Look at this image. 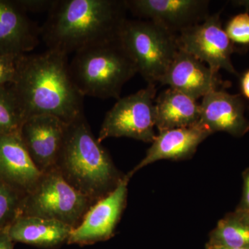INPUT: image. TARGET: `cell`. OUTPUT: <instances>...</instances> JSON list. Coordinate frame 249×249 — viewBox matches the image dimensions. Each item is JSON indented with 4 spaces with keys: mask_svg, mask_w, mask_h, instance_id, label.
Here are the masks:
<instances>
[{
    "mask_svg": "<svg viewBox=\"0 0 249 249\" xmlns=\"http://www.w3.org/2000/svg\"><path fill=\"white\" fill-rule=\"evenodd\" d=\"M67 57L47 49L18 58L17 76L10 86L25 120L32 116L50 115L70 124L84 114L85 97L71 79Z\"/></svg>",
    "mask_w": 249,
    "mask_h": 249,
    "instance_id": "6da1fadb",
    "label": "cell"
},
{
    "mask_svg": "<svg viewBox=\"0 0 249 249\" xmlns=\"http://www.w3.org/2000/svg\"><path fill=\"white\" fill-rule=\"evenodd\" d=\"M93 204L54 168L42 173L34 189L24 196L21 215L52 219L74 229Z\"/></svg>",
    "mask_w": 249,
    "mask_h": 249,
    "instance_id": "8992f818",
    "label": "cell"
},
{
    "mask_svg": "<svg viewBox=\"0 0 249 249\" xmlns=\"http://www.w3.org/2000/svg\"><path fill=\"white\" fill-rule=\"evenodd\" d=\"M54 1L55 0H17L15 1L26 13H40L49 12Z\"/></svg>",
    "mask_w": 249,
    "mask_h": 249,
    "instance_id": "cb8c5ba5",
    "label": "cell"
},
{
    "mask_svg": "<svg viewBox=\"0 0 249 249\" xmlns=\"http://www.w3.org/2000/svg\"><path fill=\"white\" fill-rule=\"evenodd\" d=\"M127 11L125 0H55L40 36L50 50L76 53L119 40Z\"/></svg>",
    "mask_w": 249,
    "mask_h": 249,
    "instance_id": "7a4b0ae2",
    "label": "cell"
},
{
    "mask_svg": "<svg viewBox=\"0 0 249 249\" xmlns=\"http://www.w3.org/2000/svg\"><path fill=\"white\" fill-rule=\"evenodd\" d=\"M67 126L66 123L50 115L31 116L21 126L20 138L41 173L55 168Z\"/></svg>",
    "mask_w": 249,
    "mask_h": 249,
    "instance_id": "8fae6325",
    "label": "cell"
},
{
    "mask_svg": "<svg viewBox=\"0 0 249 249\" xmlns=\"http://www.w3.org/2000/svg\"><path fill=\"white\" fill-rule=\"evenodd\" d=\"M224 30L234 45H249L248 13H241L233 16L228 22Z\"/></svg>",
    "mask_w": 249,
    "mask_h": 249,
    "instance_id": "7402d4cb",
    "label": "cell"
},
{
    "mask_svg": "<svg viewBox=\"0 0 249 249\" xmlns=\"http://www.w3.org/2000/svg\"><path fill=\"white\" fill-rule=\"evenodd\" d=\"M211 134L199 123L190 127L159 132L143 159L126 175L130 179L139 170L157 160H189L196 154L198 146Z\"/></svg>",
    "mask_w": 249,
    "mask_h": 249,
    "instance_id": "5bb4252c",
    "label": "cell"
},
{
    "mask_svg": "<svg viewBox=\"0 0 249 249\" xmlns=\"http://www.w3.org/2000/svg\"><path fill=\"white\" fill-rule=\"evenodd\" d=\"M242 176L243 181L242 196L237 208L249 211V167L244 170Z\"/></svg>",
    "mask_w": 249,
    "mask_h": 249,
    "instance_id": "d4e9b609",
    "label": "cell"
},
{
    "mask_svg": "<svg viewBox=\"0 0 249 249\" xmlns=\"http://www.w3.org/2000/svg\"><path fill=\"white\" fill-rule=\"evenodd\" d=\"M119 40L147 84L160 83L179 49L178 36L145 19H126Z\"/></svg>",
    "mask_w": 249,
    "mask_h": 249,
    "instance_id": "5b68a950",
    "label": "cell"
},
{
    "mask_svg": "<svg viewBox=\"0 0 249 249\" xmlns=\"http://www.w3.org/2000/svg\"><path fill=\"white\" fill-rule=\"evenodd\" d=\"M19 56L0 54V86L11 85L14 83L17 76L18 60Z\"/></svg>",
    "mask_w": 249,
    "mask_h": 249,
    "instance_id": "603a6c76",
    "label": "cell"
},
{
    "mask_svg": "<svg viewBox=\"0 0 249 249\" xmlns=\"http://www.w3.org/2000/svg\"><path fill=\"white\" fill-rule=\"evenodd\" d=\"M40 36L16 1L0 0V54H27L38 45Z\"/></svg>",
    "mask_w": 249,
    "mask_h": 249,
    "instance_id": "2e32d148",
    "label": "cell"
},
{
    "mask_svg": "<svg viewBox=\"0 0 249 249\" xmlns=\"http://www.w3.org/2000/svg\"><path fill=\"white\" fill-rule=\"evenodd\" d=\"M55 169L72 187L96 203L124 178L82 114L68 124Z\"/></svg>",
    "mask_w": 249,
    "mask_h": 249,
    "instance_id": "3957f363",
    "label": "cell"
},
{
    "mask_svg": "<svg viewBox=\"0 0 249 249\" xmlns=\"http://www.w3.org/2000/svg\"><path fill=\"white\" fill-rule=\"evenodd\" d=\"M240 88L242 96L249 103V70L246 71L241 77Z\"/></svg>",
    "mask_w": 249,
    "mask_h": 249,
    "instance_id": "4316f807",
    "label": "cell"
},
{
    "mask_svg": "<svg viewBox=\"0 0 249 249\" xmlns=\"http://www.w3.org/2000/svg\"><path fill=\"white\" fill-rule=\"evenodd\" d=\"M129 178L127 175L112 193L94 203L78 227L72 230L70 245H89L114 235L127 206Z\"/></svg>",
    "mask_w": 249,
    "mask_h": 249,
    "instance_id": "30bf717a",
    "label": "cell"
},
{
    "mask_svg": "<svg viewBox=\"0 0 249 249\" xmlns=\"http://www.w3.org/2000/svg\"><path fill=\"white\" fill-rule=\"evenodd\" d=\"M70 72L84 97L117 100L124 85L138 73L119 40L77 52L70 63Z\"/></svg>",
    "mask_w": 249,
    "mask_h": 249,
    "instance_id": "277c9868",
    "label": "cell"
},
{
    "mask_svg": "<svg viewBox=\"0 0 249 249\" xmlns=\"http://www.w3.org/2000/svg\"><path fill=\"white\" fill-rule=\"evenodd\" d=\"M156 128L159 132L198 124L200 103L191 96L168 88L155 98Z\"/></svg>",
    "mask_w": 249,
    "mask_h": 249,
    "instance_id": "ac0fdd59",
    "label": "cell"
},
{
    "mask_svg": "<svg viewBox=\"0 0 249 249\" xmlns=\"http://www.w3.org/2000/svg\"><path fill=\"white\" fill-rule=\"evenodd\" d=\"M24 121V114L11 86H0V134L19 133Z\"/></svg>",
    "mask_w": 249,
    "mask_h": 249,
    "instance_id": "ffe728a7",
    "label": "cell"
},
{
    "mask_svg": "<svg viewBox=\"0 0 249 249\" xmlns=\"http://www.w3.org/2000/svg\"><path fill=\"white\" fill-rule=\"evenodd\" d=\"M155 84L117 100L106 113L97 139L101 142L109 138L127 137L152 142L155 133Z\"/></svg>",
    "mask_w": 249,
    "mask_h": 249,
    "instance_id": "52a82bcc",
    "label": "cell"
},
{
    "mask_svg": "<svg viewBox=\"0 0 249 249\" xmlns=\"http://www.w3.org/2000/svg\"><path fill=\"white\" fill-rule=\"evenodd\" d=\"M206 249H249V247H245V248L229 249V248H224V247H215V246H211V245H206Z\"/></svg>",
    "mask_w": 249,
    "mask_h": 249,
    "instance_id": "83f0119b",
    "label": "cell"
},
{
    "mask_svg": "<svg viewBox=\"0 0 249 249\" xmlns=\"http://www.w3.org/2000/svg\"><path fill=\"white\" fill-rule=\"evenodd\" d=\"M24 196L0 180V231L9 229L21 215Z\"/></svg>",
    "mask_w": 249,
    "mask_h": 249,
    "instance_id": "44dd1931",
    "label": "cell"
},
{
    "mask_svg": "<svg viewBox=\"0 0 249 249\" xmlns=\"http://www.w3.org/2000/svg\"><path fill=\"white\" fill-rule=\"evenodd\" d=\"M8 229L0 231V249H14L15 242L10 237Z\"/></svg>",
    "mask_w": 249,
    "mask_h": 249,
    "instance_id": "484cf974",
    "label": "cell"
},
{
    "mask_svg": "<svg viewBox=\"0 0 249 249\" xmlns=\"http://www.w3.org/2000/svg\"><path fill=\"white\" fill-rule=\"evenodd\" d=\"M73 228L52 219L21 215L10 226L9 233L14 242L42 248H55L68 243Z\"/></svg>",
    "mask_w": 249,
    "mask_h": 249,
    "instance_id": "e0dca14e",
    "label": "cell"
},
{
    "mask_svg": "<svg viewBox=\"0 0 249 249\" xmlns=\"http://www.w3.org/2000/svg\"><path fill=\"white\" fill-rule=\"evenodd\" d=\"M220 16L221 11L210 15L204 22L181 31L178 35V46L213 71L224 70L237 76L231 61L235 46L223 29Z\"/></svg>",
    "mask_w": 249,
    "mask_h": 249,
    "instance_id": "ba28073f",
    "label": "cell"
},
{
    "mask_svg": "<svg viewBox=\"0 0 249 249\" xmlns=\"http://www.w3.org/2000/svg\"><path fill=\"white\" fill-rule=\"evenodd\" d=\"M42 175L19 133L0 134L1 181L25 196Z\"/></svg>",
    "mask_w": 249,
    "mask_h": 249,
    "instance_id": "9a60e30c",
    "label": "cell"
},
{
    "mask_svg": "<svg viewBox=\"0 0 249 249\" xmlns=\"http://www.w3.org/2000/svg\"><path fill=\"white\" fill-rule=\"evenodd\" d=\"M235 2H237L236 4L246 6L247 7V11L246 12L248 13L249 14V1H235Z\"/></svg>",
    "mask_w": 249,
    "mask_h": 249,
    "instance_id": "f1b7e54d",
    "label": "cell"
},
{
    "mask_svg": "<svg viewBox=\"0 0 249 249\" xmlns=\"http://www.w3.org/2000/svg\"><path fill=\"white\" fill-rule=\"evenodd\" d=\"M160 83L196 100L211 91L230 86L229 83L223 81L218 72L213 71L204 62L181 48Z\"/></svg>",
    "mask_w": 249,
    "mask_h": 249,
    "instance_id": "7c38bea8",
    "label": "cell"
},
{
    "mask_svg": "<svg viewBox=\"0 0 249 249\" xmlns=\"http://www.w3.org/2000/svg\"><path fill=\"white\" fill-rule=\"evenodd\" d=\"M125 3L134 16L155 22L177 36L210 16L208 0H125Z\"/></svg>",
    "mask_w": 249,
    "mask_h": 249,
    "instance_id": "9c48e42d",
    "label": "cell"
},
{
    "mask_svg": "<svg viewBox=\"0 0 249 249\" xmlns=\"http://www.w3.org/2000/svg\"><path fill=\"white\" fill-rule=\"evenodd\" d=\"M206 245L235 249L249 247V211L236 208L218 222Z\"/></svg>",
    "mask_w": 249,
    "mask_h": 249,
    "instance_id": "d6986e66",
    "label": "cell"
},
{
    "mask_svg": "<svg viewBox=\"0 0 249 249\" xmlns=\"http://www.w3.org/2000/svg\"><path fill=\"white\" fill-rule=\"evenodd\" d=\"M246 109L242 94H231L224 89L215 90L202 98L199 123L212 134L226 132L240 138L249 132Z\"/></svg>",
    "mask_w": 249,
    "mask_h": 249,
    "instance_id": "4fadbf2b",
    "label": "cell"
}]
</instances>
